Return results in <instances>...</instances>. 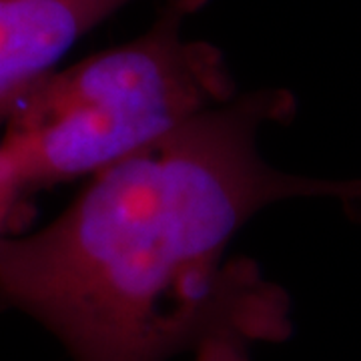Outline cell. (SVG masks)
<instances>
[{
	"mask_svg": "<svg viewBox=\"0 0 361 361\" xmlns=\"http://www.w3.org/2000/svg\"><path fill=\"white\" fill-rule=\"evenodd\" d=\"M295 113L289 90L237 94L90 177L42 229L0 237V305L56 337L75 361H249L289 336V301L257 269L223 265L265 207L329 197L361 203V179L269 165L259 133Z\"/></svg>",
	"mask_w": 361,
	"mask_h": 361,
	"instance_id": "cell-1",
	"label": "cell"
},
{
	"mask_svg": "<svg viewBox=\"0 0 361 361\" xmlns=\"http://www.w3.org/2000/svg\"><path fill=\"white\" fill-rule=\"evenodd\" d=\"M193 6L163 2L142 35L25 89L2 142L26 195L92 177L237 97L219 47L187 39Z\"/></svg>",
	"mask_w": 361,
	"mask_h": 361,
	"instance_id": "cell-2",
	"label": "cell"
},
{
	"mask_svg": "<svg viewBox=\"0 0 361 361\" xmlns=\"http://www.w3.org/2000/svg\"><path fill=\"white\" fill-rule=\"evenodd\" d=\"M133 0H0V118L71 47ZM199 13L209 0H163Z\"/></svg>",
	"mask_w": 361,
	"mask_h": 361,
	"instance_id": "cell-3",
	"label": "cell"
},
{
	"mask_svg": "<svg viewBox=\"0 0 361 361\" xmlns=\"http://www.w3.org/2000/svg\"><path fill=\"white\" fill-rule=\"evenodd\" d=\"M2 118H0V133H2ZM25 191L16 175V169L0 135V237L8 235V223L13 219L14 211L23 201Z\"/></svg>",
	"mask_w": 361,
	"mask_h": 361,
	"instance_id": "cell-4",
	"label": "cell"
}]
</instances>
